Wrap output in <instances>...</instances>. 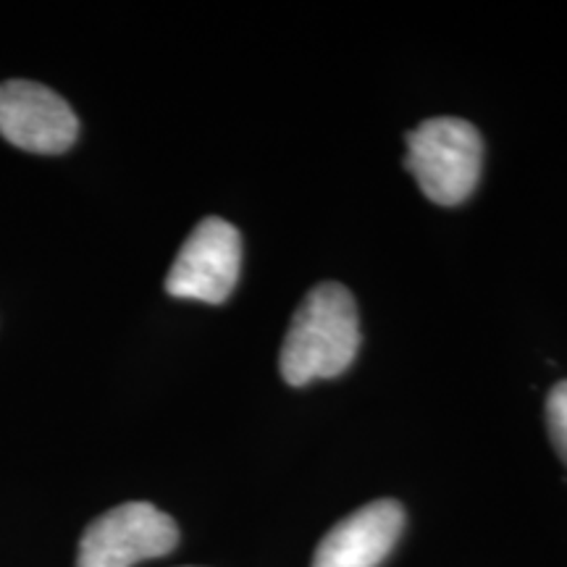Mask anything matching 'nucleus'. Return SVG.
Returning <instances> with one entry per match:
<instances>
[{
    "mask_svg": "<svg viewBox=\"0 0 567 567\" xmlns=\"http://www.w3.org/2000/svg\"><path fill=\"white\" fill-rule=\"evenodd\" d=\"M360 350L358 305L337 281L316 284L295 310L284 337L279 368L289 386L344 373Z\"/></svg>",
    "mask_w": 567,
    "mask_h": 567,
    "instance_id": "obj_1",
    "label": "nucleus"
},
{
    "mask_svg": "<svg viewBox=\"0 0 567 567\" xmlns=\"http://www.w3.org/2000/svg\"><path fill=\"white\" fill-rule=\"evenodd\" d=\"M484 166V140L465 118H425L408 132L405 168L436 205H460L473 195Z\"/></svg>",
    "mask_w": 567,
    "mask_h": 567,
    "instance_id": "obj_2",
    "label": "nucleus"
},
{
    "mask_svg": "<svg viewBox=\"0 0 567 567\" xmlns=\"http://www.w3.org/2000/svg\"><path fill=\"white\" fill-rule=\"evenodd\" d=\"M179 544L174 517L151 502H126L92 520L82 534L76 567H134Z\"/></svg>",
    "mask_w": 567,
    "mask_h": 567,
    "instance_id": "obj_3",
    "label": "nucleus"
},
{
    "mask_svg": "<svg viewBox=\"0 0 567 567\" xmlns=\"http://www.w3.org/2000/svg\"><path fill=\"white\" fill-rule=\"evenodd\" d=\"M243 268V237L218 216L203 218L189 234L166 276V292L179 300L221 305L229 300Z\"/></svg>",
    "mask_w": 567,
    "mask_h": 567,
    "instance_id": "obj_4",
    "label": "nucleus"
},
{
    "mask_svg": "<svg viewBox=\"0 0 567 567\" xmlns=\"http://www.w3.org/2000/svg\"><path fill=\"white\" fill-rule=\"evenodd\" d=\"M0 134L27 153H66L80 134L71 105L51 87L27 80L0 84Z\"/></svg>",
    "mask_w": 567,
    "mask_h": 567,
    "instance_id": "obj_5",
    "label": "nucleus"
},
{
    "mask_svg": "<svg viewBox=\"0 0 567 567\" xmlns=\"http://www.w3.org/2000/svg\"><path fill=\"white\" fill-rule=\"evenodd\" d=\"M405 528L396 499H375L339 520L318 544L313 567H379Z\"/></svg>",
    "mask_w": 567,
    "mask_h": 567,
    "instance_id": "obj_6",
    "label": "nucleus"
},
{
    "mask_svg": "<svg viewBox=\"0 0 567 567\" xmlns=\"http://www.w3.org/2000/svg\"><path fill=\"white\" fill-rule=\"evenodd\" d=\"M547 429L557 455L567 465V381L551 386L547 396Z\"/></svg>",
    "mask_w": 567,
    "mask_h": 567,
    "instance_id": "obj_7",
    "label": "nucleus"
}]
</instances>
